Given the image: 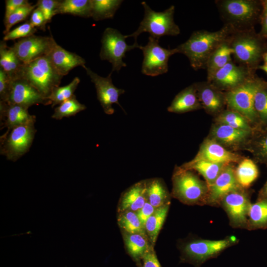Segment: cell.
Wrapping results in <instances>:
<instances>
[{"instance_id": "cell-16", "label": "cell", "mask_w": 267, "mask_h": 267, "mask_svg": "<svg viewBox=\"0 0 267 267\" xmlns=\"http://www.w3.org/2000/svg\"><path fill=\"white\" fill-rule=\"evenodd\" d=\"M5 102L9 104L22 105L28 108L34 105H51L49 99L44 97L34 86L23 78L12 80Z\"/></svg>"}, {"instance_id": "cell-9", "label": "cell", "mask_w": 267, "mask_h": 267, "mask_svg": "<svg viewBox=\"0 0 267 267\" xmlns=\"http://www.w3.org/2000/svg\"><path fill=\"white\" fill-rule=\"evenodd\" d=\"M36 121L15 127L0 137V154L15 162L29 151L37 130Z\"/></svg>"}, {"instance_id": "cell-45", "label": "cell", "mask_w": 267, "mask_h": 267, "mask_svg": "<svg viewBox=\"0 0 267 267\" xmlns=\"http://www.w3.org/2000/svg\"><path fill=\"white\" fill-rule=\"evenodd\" d=\"M12 80L5 71L0 68V99L5 101L7 98Z\"/></svg>"}, {"instance_id": "cell-47", "label": "cell", "mask_w": 267, "mask_h": 267, "mask_svg": "<svg viewBox=\"0 0 267 267\" xmlns=\"http://www.w3.org/2000/svg\"><path fill=\"white\" fill-rule=\"evenodd\" d=\"M4 19L19 8L30 4L27 0H6Z\"/></svg>"}, {"instance_id": "cell-22", "label": "cell", "mask_w": 267, "mask_h": 267, "mask_svg": "<svg viewBox=\"0 0 267 267\" xmlns=\"http://www.w3.org/2000/svg\"><path fill=\"white\" fill-rule=\"evenodd\" d=\"M0 129L6 128L8 131L15 127L36 121V116L30 114L28 108L0 101Z\"/></svg>"}, {"instance_id": "cell-29", "label": "cell", "mask_w": 267, "mask_h": 267, "mask_svg": "<svg viewBox=\"0 0 267 267\" xmlns=\"http://www.w3.org/2000/svg\"><path fill=\"white\" fill-rule=\"evenodd\" d=\"M244 150L252 154L256 163L267 166V128L255 130Z\"/></svg>"}, {"instance_id": "cell-19", "label": "cell", "mask_w": 267, "mask_h": 267, "mask_svg": "<svg viewBox=\"0 0 267 267\" xmlns=\"http://www.w3.org/2000/svg\"><path fill=\"white\" fill-rule=\"evenodd\" d=\"M233 164H227L209 188L207 205L220 206L222 198L229 192L241 188L235 174Z\"/></svg>"}, {"instance_id": "cell-52", "label": "cell", "mask_w": 267, "mask_h": 267, "mask_svg": "<svg viewBox=\"0 0 267 267\" xmlns=\"http://www.w3.org/2000/svg\"><path fill=\"white\" fill-rule=\"evenodd\" d=\"M258 69L262 70L267 74V64L264 63L263 65H260L258 67Z\"/></svg>"}, {"instance_id": "cell-2", "label": "cell", "mask_w": 267, "mask_h": 267, "mask_svg": "<svg viewBox=\"0 0 267 267\" xmlns=\"http://www.w3.org/2000/svg\"><path fill=\"white\" fill-rule=\"evenodd\" d=\"M233 61L237 64L256 72L267 51V40L257 33L255 28L233 31L229 37Z\"/></svg>"}, {"instance_id": "cell-40", "label": "cell", "mask_w": 267, "mask_h": 267, "mask_svg": "<svg viewBox=\"0 0 267 267\" xmlns=\"http://www.w3.org/2000/svg\"><path fill=\"white\" fill-rule=\"evenodd\" d=\"M86 109V106L79 102L74 95L56 107L51 117L56 120H61L65 117L74 116Z\"/></svg>"}, {"instance_id": "cell-41", "label": "cell", "mask_w": 267, "mask_h": 267, "mask_svg": "<svg viewBox=\"0 0 267 267\" xmlns=\"http://www.w3.org/2000/svg\"><path fill=\"white\" fill-rule=\"evenodd\" d=\"M37 7L36 3H31L22 6L11 13L7 18L4 19L5 29L4 35L10 31L11 27L19 22L25 20Z\"/></svg>"}, {"instance_id": "cell-30", "label": "cell", "mask_w": 267, "mask_h": 267, "mask_svg": "<svg viewBox=\"0 0 267 267\" xmlns=\"http://www.w3.org/2000/svg\"><path fill=\"white\" fill-rule=\"evenodd\" d=\"M122 234L128 253L134 261L139 263L142 255L152 245L147 236L123 231Z\"/></svg>"}, {"instance_id": "cell-28", "label": "cell", "mask_w": 267, "mask_h": 267, "mask_svg": "<svg viewBox=\"0 0 267 267\" xmlns=\"http://www.w3.org/2000/svg\"><path fill=\"white\" fill-rule=\"evenodd\" d=\"M24 63L5 41L0 42V65L11 80L19 78Z\"/></svg>"}, {"instance_id": "cell-5", "label": "cell", "mask_w": 267, "mask_h": 267, "mask_svg": "<svg viewBox=\"0 0 267 267\" xmlns=\"http://www.w3.org/2000/svg\"><path fill=\"white\" fill-rule=\"evenodd\" d=\"M237 242V239L232 236L220 240L192 239L181 245L180 260L195 267H200L206 262L217 257Z\"/></svg>"}, {"instance_id": "cell-24", "label": "cell", "mask_w": 267, "mask_h": 267, "mask_svg": "<svg viewBox=\"0 0 267 267\" xmlns=\"http://www.w3.org/2000/svg\"><path fill=\"white\" fill-rule=\"evenodd\" d=\"M202 109L194 83L176 95L167 110L171 113L182 114Z\"/></svg>"}, {"instance_id": "cell-39", "label": "cell", "mask_w": 267, "mask_h": 267, "mask_svg": "<svg viewBox=\"0 0 267 267\" xmlns=\"http://www.w3.org/2000/svg\"><path fill=\"white\" fill-rule=\"evenodd\" d=\"M80 82V79L78 77H75L67 85L54 88L47 98L51 102V107L59 105L74 96L75 95L74 93Z\"/></svg>"}, {"instance_id": "cell-46", "label": "cell", "mask_w": 267, "mask_h": 267, "mask_svg": "<svg viewBox=\"0 0 267 267\" xmlns=\"http://www.w3.org/2000/svg\"><path fill=\"white\" fill-rule=\"evenodd\" d=\"M30 22L37 29L45 30V25L47 24L44 15L42 11L37 7L33 11L31 14Z\"/></svg>"}, {"instance_id": "cell-42", "label": "cell", "mask_w": 267, "mask_h": 267, "mask_svg": "<svg viewBox=\"0 0 267 267\" xmlns=\"http://www.w3.org/2000/svg\"><path fill=\"white\" fill-rule=\"evenodd\" d=\"M37 30L31 25L30 21H26L5 34L3 41L6 42L26 38L34 35Z\"/></svg>"}, {"instance_id": "cell-7", "label": "cell", "mask_w": 267, "mask_h": 267, "mask_svg": "<svg viewBox=\"0 0 267 267\" xmlns=\"http://www.w3.org/2000/svg\"><path fill=\"white\" fill-rule=\"evenodd\" d=\"M144 15L137 29L133 33L127 35V38L133 37L136 42L138 36L143 32H148L150 36L159 39L164 36H177L180 33V29L174 21L175 7L171 5L162 12H156L143 1Z\"/></svg>"}, {"instance_id": "cell-31", "label": "cell", "mask_w": 267, "mask_h": 267, "mask_svg": "<svg viewBox=\"0 0 267 267\" xmlns=\"http://www.w3.org/2000/svg\"><path fill=\"white\" fill-rule=\"evenodd\" d=\"M237 164L235 168L236 179L242 188L249 189L259 177L257 163L253 159L244 157Z\"/></svg>"}, {"instance_id": "cell-48", "label": "cell", "mask_w": 267, "mask_h": 267, "mask_svg": "<svg viewBox=\"0 0 267 267\" xmlns=\"http://www.w3.org/2000/svg\"><path fill=\"white\" fill-rule=\"evenodd\" d=\"M155 209L146 202L141 209L135 212L144 227L146 221L154 213Z\"/></svg>"}, {"instance_id": "cell-10", "label": "cell", "mask_w": 267, "mask_h": 267, "mask_svg": "<svg viewBox=\"0 0 267 267\" xmlns=\"http://www.w3.org/2000/svg\"><path fill=\"white\" fill-rule=\"evenodd\" d=\"M127 35H123L118 30L108 27L105 29L101 40V47L99 56L102 60L111 63L112 71H117L127 64L123 61L126 53L135 48H139L137 42L128 45L126 42Z\"/></svg>"}, {"instance_id": "cell-25", "label": "cell", "mask_w": 267, "mask_h": 267, "mask_svg": "<svg viewBox=\"0 0 267 267\" xmlns=\"http://www.w3.org/2000/svg\"><path fill=\"white\" fill-rule=\"evenodd\" d=\"M147 202L155 208L171 203V193L164 181L160 178L146 179Z\"/></svg>"}, {"instance_id": "cell-14", "label": "cell", "mask_w": 267, "mask_h": 267, "mask_svg": "<svg viewBox=\"0 0 267 267\" xmlns=\"http://www.w3.org/2000/svg\"><path fill=\"white\" fill-rule=\"evenodd\" d=\"M254 131L250 132L213 123L207 137L234 152L244 150Z\"/></svg>"}, {"instance_id": "cell-36", "label": "cell", "mask_w": 267, "mask_h": 267, "mask_svg": "<svg viewBox=\"0 0 267 267\" xmlns=\"http://www.w3.org/2000/svg\"><path fill=\"white\" fill-rule=\"evenodd\" d=\"M123 0H92L91 17L95 21L113 18Z\"/></svg>"}, {"instance_id": "cell-51", "label": "cell", "mask_w": 267, "mask_h": 267, "mask_svg": "<svg viewBox=\"0 0 267 267\" xmlns=\"http://www.w3.org/2000/svg\"><path fill=\"white\" fill-rule=\"evenodd\" d=\"M262 3L263 6L262 14H266L267 13V0H262Z\"/></svg>"}, {"instance_id": "cell-34", "label": "cell", "mask_w": 267, "mask_h": 267, "mask_svg": "<svg viewBox=\"0 0 267 267\" xmlns=\"http://www.w3.org/2000/svg\"><path fill=\"white\" fill-rule=\"evenodd\" d=\"M68 14L84 18L91 17L92 0H60L56 14Z\"/></svg>"}, {"instance_id": "cell-13", "label": "cell", "mask_w": 267, "mask_h": 267, "mask_svg": "<svg viewBox=\"0 0 267 267\" xmlns=\"http://www.w3.org/2000/svg\"><path fill=\"white\" fill-rule=\"evenodd\" d=\"M256 75V72L237 64L232 60L219 70L208 82L226 92L241 86Z\"/></svg>"}, {"instance_id": "cell-32", "label": "cell", "mask_w": 267, "mask_h": 267, "mask_svg": "<svg viewBox=\"0 0 267 267\" xmlns=\"http://www.w3.org/2000/svg\"><path fill=\"white\" fill-rule=\"evenodd\" d=\"M267 228V197L252 203L248 215L247 229Z\"/></svg>"}, {"instance_id": "cell-50", "label": "cell", "mask_w": 267, "mask_h": 267, "mask_svg": "<svg viewBox=\"0 0 267 267\" xmlns=\"http://www.w3.org/2000/svg\"><path fill=\"white\" fill-rule=\"evenodd\" d=\"M267 197V180L259 191L257 199Z\"/></svg>"}, {"instance_id": "cell-15", "label": "cell", "mask_w": 267, "mask_h": 267, "mask_svg": "<svg viewBox=\"0 0 267 267\" xmlns=\"http://www.w3.org/2000/svg\"><path fill=\"white\" fill-rule=\"evenodd\" d=\"M55 41L50 36H32L19 39L11 46L18 58L27 63L47 55Z\"/></svg>"}, {"instance_id": "cell-38", "label": "cell", "mask_w": 267, "mask_h": 267, "mask_svg": "<svg viewBox=\"0 0 267 267\" xmlns=\"http://www.w3.org/2000/svg\"><path fill=\"white\" fill-rule=\"evenodd\" d=\"M117 222L121 231L147 235L145 228L135 212L125 211L118 213Z\"/></svg>"}, {"instance_id": "cell-35", "label": "cell", "mask_w": 267, "mask_h": 267, "mask_svg": "<svg viewBox=\"0 0 267 267\" xmlns=\"http://www.w3.org/2000/svg\"><path fill=\"white\" fill-rule=\"evenodd\" d=\"M214 122L247 131L253 132L255 130L244 116L235 110L227 108L214 117Z\"/></svg>"}, {"instance_id": "cell-17", "label": "cell", "mask_w": 267, "mask_h": 267, "mask_svg": "<svg viewBox=\"0 0 267 267\" xmlns=\"http://www.w3.org/2000/svg\"><path fill=\"white\" fill-rule=\"evenodd\" d=\"M84 68L90 77L91 81L94 84L97 99L104 113L108 115L113 114L114 109L112 104L116 103L121 107L118 99L125 90L118 89L114 85L111 78L112 73L107 77H103L93 72L89 68L85 66Z\"/></svg>"}, {"instance_id": "cell-23", "label": "cell", "mask_w": 267, "mask_h": 267, "mask_svg": "<svg viewBox=\"0 0 267 267\" xmlns=\"http://www.w3.org/2000/svg\"><path fill=\"white\" fill-rule=\"evenodd\" d=\"M147 202L146 180L139 181L127 189L121 194L117 211L136 212Z\"/></svg>"}, {"instance_id": "cell-37", "label": "cell", "mask_w": 267, "mask_h": 267, "mask_svg": "<svg viewBox=\"0 0 267 267\" xmlns=\"http://www.w3.org/2000/svg\"><path fill=\"white\" fill-rule=\"evenodd\" d=\"M254 108L260 129L267 128V81L263 80L254 97Z\"/></svg>"}, {"instance_id": "cell-49", "label": "cell", "mask_w": 267, "mask_h": 267, "mask_svg": "<svg viewBox=\"0 0 267 267\" xmlns=\"http://www.w3.org/2000/svg\"><path fill=\"white\" fill-rule=\"evenodd\" d=\"M260 23L261 25V29L259 33L267 40V13L262 14Z\"/></svg>"}, {"instance_id": "cell-33", "label": "cell", "mask_w": 267, "mask_h": 267, "mask_svg": "<svg viewBox=\"0 0 267 267\" xmlns=\"http://www.w3.org/2000/svg\"><path fill=\"white\" fill-rule=\"evenodd\" d=\"M170 204L156 208L147 219L144 228L151 244L154 246L158 234L167 217Z\"/></svg>"}, {"instance_id": "cell-21", "label": "cell", "mask_w": 267, "mask_h": 267, "mask_svg": "<svg viewBox=\"0 0 267 267\" xmlns=\"http://www.w3.org/2000/svg\"><path fill=\"white\" fill-rule=\"evenodd\" d=\"M47 56L55 70L63 77L75 67L86 66V61L82 57L65 49L56 42Z\"/></svg>"}, {"instance_id": "cell-43", "label": "cell", "mask_w": 267, "mask_h": 267, "mask_svg": "<svg viewBox=\"0 0 267 267\" xmlns=\"http://www.w3.org/2000/svg\"><path fill=\"white\" fill-rule=\"evenodd\" d=\"M60 0H39L36 4L43 12L46 23L50 22L52 18L56 15Z\"/></svg>"}, {"instance_id": "cell-6", "label": "cell", "mask_w": 267, "mask_h": 267, "mask_svg": "<svg viewBox=\"0 0 267 267\" xmlns=\"http://www.w3.org/2000/svg\"><path fill=\"white\" fill-rule=\"evenodd\" d=\"M19 78L26 80L47 99L52 89L59 86L63 76L45 55L24 63Z\"/></svg>"}, {"instance_id": "cell-1", "label": "cell", "mask_w": 267, "mask_h": 267, "mask_svg": "<svg viewBox=\"0 0 267 267\" xmlns=\"http://www.w3.org/2000/svg\"><path fill=\"white\" fill-rule=\"evenodd\" d=\"M232 31V29L226 25L215 32L195 31L186 42L176 48L178 53H182L187 57L194 70L205 69L211 54L228 38Z\"/></svg>"}, {"instance_id": "cell-26", "label": "cell", "mask_w": 267, "mask_h": 267, "mask_svg": "<svg viewBox=\"0 0 267 267\" xmlns=\"http://www.w3.org/2000/svg\"><path fill=\"white\" fill-rule=\"evenodd\" d=\"M229 37L213 52L208 60L205 68L207 81H210L219 70L232 60L233 51L230 44Z\"/></svg>"}, {"instance_id": "cell-44", "label": "cell", "mask_w": 267, "mask_h": 267, "mask_svg": "<svg viewBox=\"0 0 267 267\" xmlns=\"http://www.w3.org/2000/svg\"><path fill=\"white\" fill-rule=\"evenodd\" d=\"M141 261V263L137 264L139 267H162L152 245L142 255L140 260Z\"/></svg>"}, {"instance_id": "cell-8", "label": "cell", "mask_w": 267, "mask_h": 267, "mask_svg": "<svg viewBox=\"0 0 267 267\" xmlns=\"http://www.w3.org/2000/svg\"><path fill=\"white\" fill-rule=\"evenodd\" d=\"M263 80L256 75L241 86L225 92L226 108L244 116L255 130L260 129V125L254 108V97Z\"/></svg>"}, {"instance_id": "cell-20", "label": "cell", "mask_w": 267, "mask_h": 267, "mask_svg": "<svg viewBox=\"0 0 267 267\" xmlns=\"http://www.w3.org/2000/svg\"><path fill=\"white\" fill-rule=\"evenodd\" d=\"M195 84L202 109L207 114L215 117L226 108L225 92L207 81Z\"/></svg>"}, {"instance_id": "cell-27", "label": "cell", "mask_w": 267, "mask_h": 267, "mask_svg": "<svg viewBox=\"0 0 267 267\" xmlns=\"http://www.w3.org/2000/svg\"><path fill=\"white\" fill-rule=\"evenodd\" d=\"M226 165L202 160H194L192 159L184 163L181 166L185 169L192 170L198 173L204 178L209 187L214 182Z\"/></svg>"}, {"instance_id": "cell-12", "label": "cell", "mask_w": 267, "mask_h": 267, "mask_svg": "<svg viewBox=\"0 0 267 267\" xmlns=\"http://www.w3.org/2000/svg\"><path fill=\"white\" fill-rule=\"evenodd\" d=\"M139 48L143 54L141 73L152 77L167 73L170 56L178 53L176 48H164L160 45L159 39L150 36L148 38L147 44L144 46L140 45Z\"/></svg>"}, {"instance_id": "cell-4", "label": "cell", "mask_w": 267, "mask_h": 267, "mask_svg": "<svg viewBox=\"0 0 267 267\" xmlns=\"http://www.w3.org/2000/svg\"><path fill=\"white\" fill-rule=\"evenodd\" d=\"M172 180L171 197L187 205H207L209 186L194 171L176 166Z\"/></svg>"}, {"instance_id": "cell-53", "label": "cell", "mask_w": 267, "mask_h": 267, "mask_svg": "<svg viewBox=\"0 0 267 267\" xmlns=\"http://www.w3.org/2000/svg\"><path fill=\"white\" fill-rule=\"evenodd\" d=\"M263 61L265 64H267V51L263 54Z\"/></svg>"}, {"instance_id": "cell-3", "label": "cell", "mask_w": 267, "mask_h": 267, "mask_svg": "<svg viewBox=\"0 0 267 267\" xmlns=\"http://www.w3.org/2000/svg\"><path fill=\"white\" fill-rule=\"evenodd\" d=\"M215 4L224 25L233 31L255 28L263 13L262 0H216Z\"/></svg>"}, {"instance_id": "cell-11", "label": "cell", "mask_w": 267, "mask_h": 267, "mask_svg": "<svg viewBox=\"0 0 267 267\" xmlns=\"http://www.w3.org/2000/svg\"><path fill=\"white\" fill-rule=\"evenodd\" d=\"M251 195L249 189L241 187L222 198L220 206L226 212L232 227L247 229L248 215L252 204Z\"/></svg>"}, {"instance_id": "cell-18", "label": "cell", "mask_w": 267, "mask_h": 267, "mask_svg": "<svg viewBox=\"0 0 267 267\" xmlns=\"http://www.w3.org/2000/svg\"><path fill=\"white\" fill-rule=\"evenodd\" d=\"M244 157L236 152L227 149L207 136L200 144L199 150L193 160L228 164H238Z\"/></svg>"}]
</instances>
